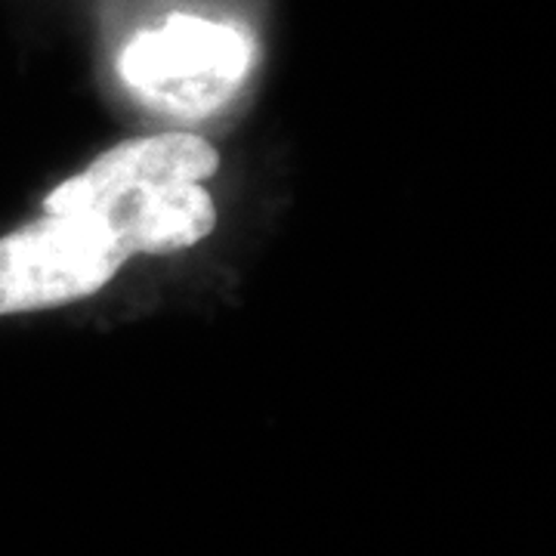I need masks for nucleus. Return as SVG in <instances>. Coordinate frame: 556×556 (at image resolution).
I'll return each mask as SVG.
<instances>
[{
	"label": "nucleus",
	"mask_w": 556,
	"mask_h": 556,
	"mask_svg": "<svg viewBox=\"0 0 556 556\" xmlns=\"http://www.w3.org/2000/svg\"><path fill=\"white\" fill-rule=\"evenodd\" d=\"M217 149L195 134L127 139L90 161L78 177L60 182L43 207L47 214H80L130 189L204 182L217 174Z\"/></svg>",
	"instance_id": "obj_3"
},
{
	"label": "nucleus",
	"mask_w": 556,
	"mask_h": 556,
	"mask_svg": "<svg viewBox=\"0 0 556 556\" xmlns=\"http://www.w3.org/2000/svg\"><path fill=\"white\" fill-rule=\"evenodd\" d=\"M93 214L105 219L127 257L174 254L207 239L217 226V207L201 182L130 189L97 204Z\"/></svg>",
	"instance_id": "obj_4"
},
{
	"label": "nucleus",
	"mask_w": 556,
	"mask_h": 556,
	"mask_svg": "<svg viewBox=\"0 0 556 556\" xmlns=\"http://www.w3.org/2000/svg\"><path fill=\"white\" fill-rule=\"evenodd\" d=\"M127 260L100 214H47L0 239V316L90 298Z\"/></svg>",
	"instance_id": "obj_2"
},
{
	"label": "nucleus",
	"mask_w": 556,
	"mask_h": 556,
	"mask_svg": "<svg viewBox=\"0 0 556 556\" xmlns=\"http://www.w3.org/2000/svg\"><path fill=\"white\" fill-rule=\"evenodd\" d=\"M251 65L254 40L244 28L174 13L121 50L118 72L142 105L177 118H204L239 93Z\"/></svg>",
	"instance_id": "obj_1"
}]
</instances>
